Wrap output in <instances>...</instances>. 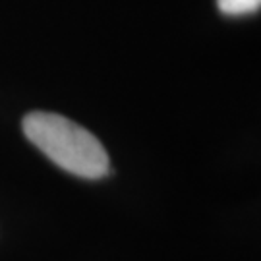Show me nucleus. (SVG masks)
<instances>
[{
  "label": "nucleus",
  "instance_id": "1",
  "mask_svg": "<svg viewBox=\"0 0 261 261\" xmlns=\"http://www.w3.org/2000/svg\"><path fill=\"white\" fill-rule=\"evenodd\" d=\"M23 134L55 165L87 180L111 172V159L103 143L89 130L55 112L35 111L21 122Z\"/></svg>",
  "mask_w": 261,
  "mask_h": 261
},
{
  "label": "nucleus",
  "instance_id": "2",
  "mask_svg": "<svg viewBox=\"0 0 261 261\" xmlns=\"http://www.w3.org/2000/svg\"><path fill=\"white\" fill-rule=\"evenodd\" d=\"M261 0H217L219 10L226 16H244L259 10Z\"/></svg>",
  "mask_w": 261,
  "mask_h": 261
}]
</instances>
